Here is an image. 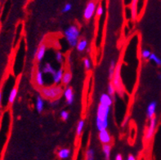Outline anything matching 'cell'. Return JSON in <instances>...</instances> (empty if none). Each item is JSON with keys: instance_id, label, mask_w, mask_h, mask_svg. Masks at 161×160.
I'll list each match as a JSON object with an SVG mask.
<instances>
[{"instance_id": "6da1fadb", "label": "cell", "mask_w": 161, "mask_h": 160, "mask_svg": "<svg viewBox=\"0 0 161 160\" xmlns=\"http://www.w3.org/2000/svg\"><path fill=\"white\" fill-rule=\"evenodd\" d=\"M110 111V107L99 104L97 110L96 125L99 132L106 130L108 127V117Z\"/></svg>"}, {"instance_id": "7a4b0ae2", "label": "cell", "mask_w": 161, "mask_h": 160, "mask_svg": "<svg viewBox=\"0 0 161 160\" xmlns=\"http://www.w3.org/2000/svg\"><path fill=\"white\" fill-rule=\"evenodd\" d=\"M40 94L43 98L48 99V100L55 101L57 100L64 93L62 88L57 85L50 87H43L40 88Z\"/></svg>"}, {"instance_id": "3957f363", "label": "cell", "mask_w": 161, "mask_h": 160, "mask_svg": "<svg viewBox=\"0 0 161 160\" xmlns=\"http://www.w3.org/2000/svg\"><path fill=\"white\" fill-rule=\"evenodd\" d=\"M65 37L70 47H76L80 41V28L76 25H72L65 29L64 32Z\"/></svg>"}, {"instance_id": "277c9868", "label": "cell", "mask_w": 161, "mask_h": 160, "mask_svg": "<svg viewBox=\"0 0 161 160\" xmlns=\"http://www.w3.org/2000/svg\"><path fill=\"white\" fill-rule=\"evenodd\" d=\"M121 65L122 63L121 61L119 60V62L117 63L114 77H113L111 83H112V84L114 85V88H115V90H116V92L118 93L119 96H124L125 90H124V84H123V82H122L121 79Z\"/></svg>"}, {"instance_id": "5b68a950", "label": "cell", "mask_w": 161, "mask_h": 160, "mask_svg": "<svg viewBox=\"0 0 161 160\" xmlns=\"http://www.w3.org/2000/svg\"><path fill=\"white\" fill-rule=\"evenodd\" d=\"M97 7V5L96 2L90 1L88 2L84 11V17L86 21H89L93 17L94 13H96Z\"/></svg>"}, {"instance_id": "8992f818", "label": "cell", "mask_w": 161, "mask_h": 160, "mask_svg": "<svg viewBox=\"0 0 161 160\" xmlns=\"http://www.w3.org/2000/svg\"><path fill=\"white\" fill-rule=\"evenodd\" d=\"M156 124H157V120L156 118H151L150 120V124L149 127L147 128V131L145 132V136H144V139L147 142H149L150 140L151 139L153 136L155 134V128H156Z\"/></svg>"}, {"instance_id": "52a82bcc", "label": "cell", "mask_w": 161, "mask_h": 160, "mask_svg": "<svg viewBox=\"0 0 161 160\" xmlns=\"http://www.w3.org/2000/svg\"><path fill=\"white\" fill-rule=\"evenodd\" d=\"M98 137H99L101 143L102 145H110V142H111V136H110V134L107 131V129L99 132Z\"/></svg>"}, {"instance_id": "ba28073f", "label": "cell", "mask_w": 161, "mask_h": 160, "mask_svg": "<svg viewBox=\"0 0 161 160\" xmlns=\"http://www.w3.org/2000/svg\"><path fill=\"white\" fill-rule=\"evenodd\" d=\"M157 108V102L153 101L148 105L147 109V117L148 119H151V118H155V111H156Z\"/></svg>"}, {"instance_id": "9c48e42d", "label": "cell", "mask_w": 161, "mask_h": 160, "mask_svg": "<svg viewBox=\"0 0 161 160\" xmlns=\"http://www.w3.org/2000/svg\"><path fill=\"white\" fill-rule=\"evenodd\" d=\"M63 95L65 98L66 103L68 105H72L74 100H75V95H74L73 88H70V87H68V88H65V90L64 91Z\"/></svg>"}, {"instance_id": "30bf717a", "label": "cell", "mask_w": 161, "mask_h": 160, "mask_svg": "<svg viewBox=\"0 0 161 160\" xmlns=\"http://www.w3.org/2000/svg\"><path fill=\"white\" fill-rule=\"evenodd\" d=\"M46 45L43 43H41L38 47L37 51H35V59L37 61L40 62L41 60L43 59L45 56V53H46Z\"/></svg>"}, {"instance_id": "8fae6325", "label": "cell", "mask_w": 161, "mask_h": 160, "mask_svg": "<svg viewBox=\"0 0 161 160\" xmlns=\"http://www.w3.org/2000/svg\"><path fill=\"white\" fill-rule=\"evenodd\" d=\"M99 104L107 105V106H111L113 104V98L110 96L108 95V93H103L101 94L99 99Z\"/></svg>"}, {"instance_id": "7c38bea8", "label": "cell", "mask_w": 161, "mask_h": 160, "mask_svg": "<svg viewBox=\"0 0 161 160\" xmlns=\"http://www.w3.org/2000/svg\"><path fill=\"white\" fill-rule=\"evenodd\" d=\"M43 73L42 70H37L36 73H35V84L37 85L38 87L42 88V87L43 86L44 84V81H43Z\"/></svg>"}, {"instance_id": "4fadbf2b", "label": "cell", "mask_w": 161, "mask_h": 160, "mask_svg": "<svg viewBox=\"0 0 161 160\" xmlns=\"http://www.w3.org/2000/svg\"><path fill=\"white\" fill-rule=\"evenodd\" d=\"M70 154H71V150L68 148H62L57 151L58 158H60V159H62V160L70 158Z\"/></svg>"}, {"instance_id": "5bb4252c", "label": "cell", "mask_w": 161, "mask_h": 160, "mask_svg": "<svg viewBox=\"0 0 161 160\" xmlns=\"http://www.w3.org/2000/svg\"><path fill=\"white\" fill-rule=\"evenodd\" d=\"M64 73L65 72H64L63 69H59L58 70H56L55 74L52 76L54 84H58L59 83H61V80H62V77H63Z\"/></svg>"}, {"instance_id": "9a60e30c", "label": "cell", "mask_w": 161, "mask_h": 160, "mask_svg": "<svg viewBox=\"0 0 161 160\" xmlns=\"http://www.w3.org/2000/svg\"><path fill=\"white\" fill-rule=\"evenodd\" d=\"M42 71L43 74H48L53 76L54 74H55V73H56V70H55V68H54L50 63L47 62V63H45V65H43Z\"/></svg>"}, {"instance_id": "2e32d148", "label": "cell", "mask_w": 161, "mask_h": 160, "mask_svg": "<svg viewBox=\"0 0 161 160\" xmlns=\"http://www.w3.org/2000/svg\"><path fill=\"white\" fill-rule=\"evenodd\" d=\"M102 152L104 157H105V160H110L111 146L110 145H102Z\"/></svg>"}, {"instance_id": "e0dca14e", "label": "cell", "mask_w": 161, "mask_h": 160, "mask_svg": "<svg viewBox=\"0 0 161 160\" xmlns=\"http://www.w3.org/2000/svg\"><path fill=\"white\" fill-rule=\"evenodd\" d=\"M43 108H44L43 98L41 96H38L37 98H36V109H37V111L39 113H41L43 110Z\"/></svg>"}, {"instance_id": "ac0fdd59", "label": "cell", "mask_w": 161, "mask_h": 160, "mask_svg": "<svg viewBox=\"0 0 161 160\" xmlns=\"http://www.w3.org/2000/svg\"><path fill=\"white\" fill-rule=\"evenodd\" d=\"M71 79H72V74L70 71H66V72L64 73L61 82H62V84L64 85H68L71 81Z\"/></svg>"}, {"instance_id": "d6986e66", "label": "cell", "mask_w": 161, "mask_h": 160, "mask_svg": "<svg viewBox=\"0 0 161 160\" xmlns=\"http://www.w3.org/2000/svg\"><path fill=\"white\" fill-rule=\"evenodd\" d=\"M115 68H116V64L114 60H111L110 64V67H109V80L110 82L112 81L113 77H114V71H115Z\"/></svg>"}, {"instance_id": "ffe728a7", "label": "cell", "mask_w": 161, "mask_h": 160, "mask_svg": "<svg viewBox=\"0 0 161 160\" xmlns=\"http://www.w3.org/2000/svg\"><path fill=\"white\" fill-rule=\"evenodd\" d=\"M87 46H88V41L86 39H80L77 43L76 49L79 51H84L87 48Z\"/></svg>"}, {"instance_id": "44dd1931", "label": "cell", "mask_w": 161, "mask_h": 160, "mask_svg": "<svg viewBox=\"0 0 161 160\" xmlns=\"http://www.w3.org/2000/svg\"><path fill=\"white\" fill-rule=\"evenodd\" d=\"M131 12H132V18L135 20L138 16V1H133L131 5Z\"/></svg>"}, {"instance_id": "7402d4cb", "label": "cell", "mask_w": 161, "mask_h": 160, "mask_svg": "<svg viewBox=\"0 0 161 160\" xmlns=\"http://www.w3.org/2000/svg\"><path fill=\"white\" fill-rule=\"evenodd\" d=\"M17 91L18 90H17L16 87H14V88H12V90L11 91L9 96H8V102H9V104H12L15 101L16 96H17Z\"/></svg>"}, {"instance_id": "603a6c76", "label": "cell", "mask_w": 161, "mask_h": 160, "mask_svg": "<svg viewBox=\"0 0 161 160\" xmlns=\"http://www.w3.org/2000/svg\"><path fill=\"white\" fill-rule=\"evenodd\" d=\"M85 160H95V151L93 149L89 148L85 153Z\"/></svg>"}, {"instance_id": "cb8c5ba5", "label": "cell", "mask_w": 161, "mask_h": 160, "mask_svg": "<svg viewBox=\"0 0 161 160\" xmlns=\"http://www.w3.org/2000/svg\"><path fill=\"white\" fill-rule=\"evenodd\" d=\"M84 120L81 119V120L79 121V123L77 124V128H76V135L77 137H80L82 134V132L84 130Z\"/></svg>"}, {"instance_id": "d4e9b609", "label": "cell", "mask_w": 161, "mask_h": 160, "mask_svg": "<svg viewBox=\"0 0 161 160\" xmlns=\"http://www.w3.org/2000/svg\"><path fill=\"white\" fill-rule=\"evenodd\" d=\"M107 92H108V95L110 96L114 99V96H115V93H116V90H115V88H114V85H113L111 82H110L109 84H108Z\"/></svg>"}, {"instance_id": "484cf974", "label": "cell", "mask_w": 161, "mask_h": 160, "mask_svg": "<svg viewBox=\"0 0 161 160\" xmlns=\"http://www.w3.org/2000/svg\"><path fill=\"white\" fill-rule=\"evenodd\" d=\"M150 60H151L155 64H156L158 66H161V59L159 58V56H157L155 53H151V56H150L149 58Z\"/></svg>"}, {"instance_id": "4316f807", "label": "cell", "mask_w": 161, "mask_h": 160, "mask_svg": "<svg viewBox=\"0 0 161 160\" xmlns=\"http://www.w3.org/2000/svg\"><path fill=\"white\" fill-rule=\"evenodd\" d=\"M151 55V52L148 49H144L142 51V53H141V56L143 59H149Z\"/></svg>"}, {"instance_id": "83f0119b", "label": "cell", "mask_w": 161, "mask_h": 160, "mask_svg": "<svg viewBox=\"0 0 161 160\" xmlns=\"http://www.w3.org/2000/svg\"><path fill=\"white\" fill-rule=\"evenodd\" d=\"M103 12H104V8H103L102 5L101 3H98L96 10V15L97 16H101L103 14Z\"/></svg>"}, {"instance_id": "f1b7e54d", "label": "cell", "mask_w": 161, "mask_h": 160, "mask_svg": "<svg viewBox=\"0 0 161 160\" xmlns=\"http://www.w3.org/2000/svg\"><path fill=\"white\" fill-rule=\"evenodd\" d=\"M71 9H72V5H71V3H70V2H67V3H65V4L64 5L63 8L61 9V12H63V13H66V12H70Z\"/></svg>"}, {"instance_id": "f546056e", "label": "cell", "mask_w": 161, "mask_h": 160, "mask_svg": "<svg viewBox=\"0 0 161 160\" xmlns=\"http://www.w3.org/2000/svg\"><path fill=\"white\" fill-rule=\"evenodd\" d=\"M84 68L86 69V70H89L91 69L92 64H91V60H89V58H85L84 60Z\"/></svg>"}, {"instance_id": "4dcf8cb0", "label": "cell", "mask_w": 161, "mask_h": 160, "mask_svg": "<svg viewBox=\"0 0 161 160\" xmlns=\"http://www.w3.org/2000/svg\"><path fill=\"white\" fill-rule=\"evenodd\" d=\"M56 60L57 62L61 63L63 61V54L61 51H57L56 53Z\"/></svg>"}, {"instance_id": "1f68e13d", "label": "cell", "mask_w": 161, "mask_h": 160, "mask_svg": "<svg viewBox=\"0 0 161 160\" xmlns=\"http://www.w3.org/2000/svg\"><path fill=\"white\" fill-rule=\"evenodd\" d=\"M70 116V114H69V112L66 111V110H62L61 112V118L63 119V120H67L68 118Z\"/></svg>"}, {"instance_id": "d6a6232c", "label": "cell", "mask_w": 161, "mask_h": 160, "mask_svg": "<svg viewBox=\"0 0 161 160\" xmlns=\"http://www.w3.org/2000/svg\"><path fill=\"white\" fill-rule=\"evenodd\" d=\"M114 160H124V158H123V156H122L121 154H116V156H115Z\"/></svg>"}, {"instance_id": "836d02e7", "label": "cell", "mask_w": 161, "mask_h": 160, "mask_svg": "<svg viewBox=\"0 0 161 160\" xmlns=\"http://www.w3.org/2000/svg\"><path fill=\"white\" fill-rule=\"evenodd\" d=\"M127 160H137L136 159V157L133 154H129L127 158Z\"/></svg>"}, {"instance_id": "e575fe53", "label": "cell", "mask_w": 161, "mask_h": 160, "mask_svg": "<svg viewBox=\"0 0 161 160\" xmlns=\"http://www.w3.org/2000/svg\"><path fill=\"white\" fill-rule=\"evenodd\" d=\"M59 102V101L58 100H55V101H52V105H56L57 104V103H58Z\"/></svg>"}, {"instance_id": "d590c367", "label": "cell", "mask_w": 161, "mask_h": 160, "mask_svg": "<svg viewBox=\"0 0 161 160\" xmlns=\"http://www.w3.org/2000/svg\"><path fill=\"white\" fill-rule=\"evenodd\" d=\"M1 101H2V93L0 92V105H1Z\"/></svg>"}, {"instance_id": "8d00e7d4", "label": "cell", "mask_w": 161, "mask_h": 160, "mask_svg": "<svg viewBox=\"0 0 161 160\" xmlns=\"http://www.w3.org/2000/svg\"><path fill=\"white\" fill-rule=\"evenodd\" d=\"M159 79H161V74H159Z\"/></svg>"}]
</instances>
